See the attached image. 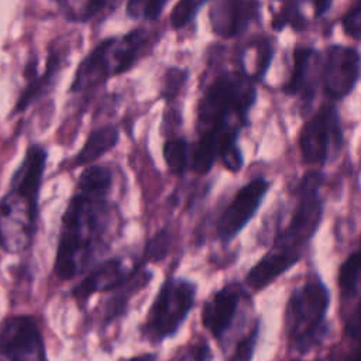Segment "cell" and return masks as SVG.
I'll use <instances>...</instances> for the list:
<instances>
[{
    "mask_svg": "<svg viewBox=\"0 0 361 361\" xmlns=\"http://www.w3.org/2000/svg\"><path fill=\"white\" fill-rule=\"evenodd\" d=\"M257 97L254 80L241 69L220 71L206 83L196 109L199 137L190 145L196 168L212 169L221 152L240 145V133L250 126Z\"/></svg>",
    "mask_w": 361,
    "mask_h": 361,
    "instance_id": "obj_1",
    "label": "cell"
},
{
    "mask_svg": "<svg viewBox=\"0 0 361 361\" xmlns=\"http://www.w3.org/2000/svg\"><path fill=\"white\" fill-rule=\"evenodd\" d=\"M324 179L320 169H310L300 178L295 188L296 203L288 224L276 233L271 248L245 275V283L251 289H265L302 259L323 220Z\"/></svg>",
    "mask_w": 361,
    "mask_h": 361,
    "instance_id": "obj_2",
    "label": "cell"
},
{
    "mask_svg": "<svg viewBox=\"0 0 361 361\" xmlns=\"http://www.w3.org/2000/svg\"><path fill=\"white\" fill-rule=\"evenodd\" d=\"M113 206L107 196L83 190L69 199L61 220L54 271L61 281H71L86 271L107 248L113 228Z\"/></svg>",
    "mask_w": 361,
    "mask_h": 361,
    "instance_id": "obj_3",
    "label": "cell"
},
{
    "mask_svg": "<svg viewBox=\"0 0 361 361\" xmlns=\"http://www.w3.org/2000/svg\"><path fill=\"white\" fill-rule=\"evenodd\" d=\"M47 158L41 144L30 145L0 199V248L8 254L25 251L34 238Z\"/></svg>",
    "mask_w": 361,
    "mask_h": 361,
    "instance_id": "obj_4",
    "label": "cell"
},
{
    "mask_svg": "<svg viewBox=\"0 0 361 361\" xmlns=\"http://www.w3.org/2000/svg\"><path fill=\"white\" fill-rule=\"evenodd\" d=\"M149 44V31L144 27L133 28L121 37L103 38L79 62L69 92L86 93L104 85L110 78L128 72Z\"/></svg>",
    "mask_w": 361,
    "mask_h": 361,
    "instance_id": "obj_5",
    "label": "cell"
},
{
    "mask_svg": "<svg viewBox=\"0 0 361 361\" xmlns=\"http://www.w3.org/2000/svg\"><path fill=\"white\" fill-rule=\"evenodd\" d=\"M329 307L330 290L317 272L290 292L285 307V331L295 350L306 353L322 341Z\"/></svg>",
    "mask_w": 361,
    "mask_h": 361,
    "instance_id": "obj_6",
    "label": "cell"
},
{
    "mask_svg": "<svg viewBox=\"0 0 361 361\" xmlns=\"http://www.w3.org/2000/svg\"><path fill=\"white\" fill-rule=\"evenodd\" d=\"M197 285L185 276L169 275L161 283L142 324L144 337L157 344L180 329L195 307Z\"/></svg>",
    "mask_w": 361,
    "mask_h": 361,
    "instance_id": "obj_7",
    "label": "cell"
},
{
    "mask_svg": "<svg viewBox=\"0 0 361 361\" xmlns=\"http://www.w3.org/2000/svg\"><path fill=\"white\" fill-rule=\"evenodd\" d=\"M299 151L306 165L323 168L334 162L344 144L340 111L336 103H324L303 124L298 137Z\"/></svg>",
    "mask_w": 361,
    "mask_h": 361,
    "instance_id": "obj_8",
    "label": "cell"
},
{
    "mask_svg": "<svg viewBox=\"0 0 361 361\" xmlns=\"http://www.w3.org/2000/svg\"><path fill=\"white\" fill-rule=\"evenodd\" d=\"M320 65L322 87L329 102H340L353 93L360 79V52L355 47L329 45Z\"/></svg>",
    "mask_w": 361,
    "mask_h": 361,
    "instance_id": "obj_9",
    "label": "cell"
},
{
    "mask_svg": "<svg viewBox=\"0 0 361 361\" xmlns=\"http://www.w3.org/2000/svg\"><path fill=\"white\" fill-rule=\"evenodd\" d=\"M269 188V179L265 176H255L235 192L216 221V235L221 244H230L252 220Z\"/></svg>",
    "mask_w": 361,
    "mask_h": 361,
    "instance_id": "obj_10",
    "label": "cell"
},
{
    "mask_svg": "<svg viewBox=\"0 0 361 361\" xmlns=\"http://www.w3.org/2000/svg\"><path fill=\"white\" fill-rule=\"evenodd\" d=\"M0 354L8 361H45L42 337L31 316H11L1 322Z\"/></svg>",
    "mask_w": 361,
    "mask_h": 361,
    "instance_id": "obj_11",
    "label": "cell"
},
{
    "mask_svg": "<svg viewBox=\"0 0 361 361\" xmlns=\"http://www.w3.org/2000/svg\"><path fill=\"white\" fill-rule=\"evenodd\" d=\"M259 1L217 0L210 3L209 21L213 34L230 39L244 34L248 27L261 20Z\"/></svg>",
    "mask_w": 361,
    "mask_h": 361,
    "instance_id": "obj_12",
    "label": "cell"
},
{
    "mask_svg": "<svg viewBox=\"0 0 361 361\" xmlns=\"http://www.w3.org/2000/svg\"><path fill=\"white\" fill-rule=\"evenodd\" d=\"M320 62V54L309 45H298L292 52V69L281 92L289 97H298L307 111L316 96V71Z\"/></svg>",
    "mask_w": 361,
    "mask_h": 361,
    "instance_id": "obj_13",
    "label": "cell"
},
{
    "mask_svg": "<svg viewBox=\"0 0 361 361\" xmlns=\"http://www.w3.org/2000/svg\"><path fill=\"white\" fill-rule=\"evenodd\" d=\"M244 290L238 283H228L213 292L202 309V324L217 340L234 323Z\"/></svg>",
    "mask_w": 361,
    "mask_h": 361,
    "instance_id": "obj_14",
    "label": "cell"
},
{
    "mask_svg": "<svg viewBox=\"0 0 361 361\" xmlns=\"http://www.w3.org/2000/svg\"><path fill=\"white\" fill-rule=\"evenodd\" d=\"M137 264L128 268L121 257L107 258L90 269L86 276L73 286L72 295L78 300H86L96 292L117 289L133 275Z\"/></svg>",
    "mask_w": 361,
    "mask_h": 361,
    "instance_id": "obj_15",
    "label": "cell"
},
{
    "mask_svg": "<svg viewBox=\"0 0 361 361\" xmlns=\"http://www.w3.org/2000/svg\"><path fill=\"white\" fill-rule=\"evenodd\" d=\"M120 141V128L116 124H103L93 128L82 148L73 158L76 166L93 165L94 161L106 155L109 151L116 148Z\"/></svg>",
    "mask_w": 361,
    "mask_h": 361,
    "instance_id": "obj_16",
    "label": "cell"
},
{
    "mask_svg": "<svg viewBox=\"0 0 361 361\" xmlns=\"http://www.w3.org/2000/svg\"><path fill=\"white\" fill-rule=\"evenodd\" d=\"M61 54L58 51H54L47 61V68L42 72V75L35 76L30 85L25 87L24 93L18 99V110H24L28 107L32 102H35L38 97H41L55 82V78L61 69Z\"/></svg>",
    "mask_w": 361,
    "mask_h": 361,
    "instance_id": "obj_17",
    "label": "cell"
},
{
    "mask_svg": "<svg viewBox=\"0 0 361 361\" xmlns=\"http://www.w3.org/2000/svg\"><path fill=\"white\" fill-rule=\"evenodd\" d=\"M337 285L343 303L360 296V250L353 251L338 267Z\"/></svg>",
    "mask_w": 361,
    "mask_h": 361,
    "instance_id": "obj_18",
    "label": "cell"
},
{
    "mask_svg": "<svg viewBox=\"0 0 361 361\" xmlns=\"http://www.w3.org/2000/svg\"><path fill=\"white\" fill-rule=\"evenodd\" d=\"M120 3L106 0H87V1H59L58 7L65 20L71 23H87L104 13L107 8H116Z\"/></svg>",
    "mask_w": 361,
    "mask_h": 361,
    "instance_id": "obj_19",
    "label": "cell"
},
{
    "mask_svg": "<svg viewBox=\"0 0 361 361\" xmlns=\"http://www.w3.org/2000/svg\"><path fill=\"white\" fill-rule=\"evenodd\" d=\"M113 186V171L106 165H90L78 178V189L96 195L109 196Z\"/></svg>",
    "mask_w": 361,
    "mask_h": 361,
    "instance_id": "obj_20",
    "label": "cell"
},
{
    "mask_svg": "<svg viewBox=\"0 0 361 361\" xmlns=\"http://www.w3.org/2000/svg\"><path fill=\"white\" fill-rule=\"evenodd\" d=\"M162 157L168 171L173 175H182L189 168L190 144L183 137H169L162 145Z\"/></svg>",
    "mask_w": 361,
    "mask_h": 361,
    "instance_id": "obj_21",
    "label": "cell"
},
{
    "mask_svg": "<svg viewBox=\"0 0 361 361\" xmlns=\"http://www.w3.org/2000/svg\"><path fill=\"white\" fill-rule=\"evenodd\" d=\"M300 1H286L278 11H274L271 18V28L275 32L283 31L286 27L293 28L296 32L305 31L309 27V20L300 8Z\"/></svg>",
    "mask_w": 361,
    "mask_h": 361,
    "instance_id": "obj_22",
    "label": "cell"
},
{
    "mask_svg": "<svg viewBox=\"0 0 361 361\" xmlns=\"http://www.w3.org/2000/svg\"><path fill=\"white\" fill-rule=\"evenodd\" d=\"M172 243H173L172 233L166 227L159 228L158 231L154 233L152 237L147 240L140 261L142 264H149V262L157 264V262L165 261V258L171 251Z\"/></svg>",
    "mask_w": 361,
    "mask_h": 361,
    "instance_id": "obj_23",
    "label": "cell"
},
{
    "mask_svg": "<svg viewBox=\"0 0 361 361\" xmlns=\"http://www.w3.org/2000/svg\"><path fill=\"white\" fill-rule=\"evenodd\" d=\"M250 45L257 51L255 65H254V72L251 73V79L254 80V83L262 82L274 61L275 47L272 44V39H269L268 37H258Z\"/></svg>",
    "mask_w": 361,
    "mask_h": 361,
    "instance_id": "obj_24",
    "label": "cell"
},
{
    "mask_svg": "<svg viewBox=\"0 0 361 361\" xmlns=\"http://www.w3.org/2000/svg\"><path fill=\"white\" fill-rule=\"evenodd\" d=\"M189 79V71L182 66H168L162 76V86H161V97L171 103L173 102L180 90L185 87Z\"/></svg>",
    "mask_w": 361,
    "mask_h": 361,
    "instance_id": "obj_25",
    "label": "cell"
},
{
    "mask_svg": "<svg viewBox=\"0 0 361 361\" xmlns=\"http://www.w3.org/2000/svg\"><path fill=\"white\" fill-rule=\"evenodd\" d=\"M166 6V0H130L126 3V16L133 20L157 21Z\"/></svg>",
    "mask_w": 361,
    "mask_h": 361,
    "instance_id": "obj_26",
    "label": "cell"
},
{
    "mask_svg": "<svg viewBox=\"0 0 361 361\" xmlns=\"http://www.w3.org/2000/svg\"><path fill=\"white\" fill-rule=\"evenodd\" d=\"M206 0H180L178 1L169 14V24L172 30H182L189 25L196 16L199 14L200 8L206 6Z\"/></svg>",
    "mask_w": 361,
    "mask_h": 361,
    "instance_id": "obj_27",
    "label": "cell"
},
{
    "mask_svg": "<svg viewBox=\"0 0 361 361\" xmlns=\"http://www.w3.org/2000/svg\"><path fill=\"white\" fill-rule=\"evenodd\" d=\"M259 320H257L251 330L237 343L228 361H252V355L259 336Z\"/></svg>",
    "mask_w": 361,
    "mask_h": 361,
    "instance_id": "obj_28",
    "label": "cell"
},
{
    "mask_svg": "<svg viewBox=\"0 0 361 361\" xmlns=\"http://www.w3.org/2000/svg\"><path fill=\"white\" fill-rule=\"evenodd\" d=\"M341 30L343 32L355 39L360 41L361 38V1H357L351 8L347 10V13L341 17Z\"/></svg>",
    "mask_w": 361,
    "mask_h": 361,
    "instance_id": "obj_29",
    "label": "cell"
},
{
    "mask_svg": "<svg viewBox=\"0 0 361 361\" xmlns=\"http://www.w3.org/2000/svg\"><path fill=\"white\" fill-rule=\"evenodd\" d=\"M331 6H333V1H330V0H319V1H314V3H313V7H314L313 14H314V17H316V18L323 17L324 14L329 13V10L331 8Z\"/></svg>",
    "mask_w": 361,
    "mask_h": 361,
    "instance_id": "obj_30",
    "label": "cell"
},
{
    "mask_svg": "<svg viewBox=\"0 0 361 361\" xmlns=\"http://www.w3.org/2000/svg\"><path fill=\"white\" fill-rule=\"evenodd\" d=\"M196 353H195V358L196 361H210L212 355H210V348L206 343H200L199 345L195 347Z\"/></svg>",
    "mask_w": 361,
    "mask_h": 361,
    "instance_id": "obj_31",
    "label": "cell"
},
{
    "mask_svg": "<svg viewBox=\"0 0 361 361\" xmlns=\"http://www.w3.org/2000/svg\"><path fill=\"white\" fill-rule=\"evenodd\" d=\"M127 361H157L154 354H141V355H135Z\"/></svg>",
    "mask_w": 361,
    "mask_h": 361,
    "instance_id": "obj_32",
    "label": "cell"
}]
</instances>
